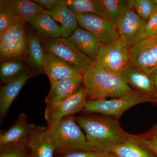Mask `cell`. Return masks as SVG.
Segmentation results:
<instances>
[{
    "mask_svg": "<svg viewBox=\"0 0 157 157\" xmlns=\"http://www.w3.org/2000/svg\"><path fill=\"white\" fill-rule=\"evenodd\" d=\"M75 120L86 133L92 151H112L128 140V133L123 130L117 121L109 117L85 116L75 117Z\"/></svg>",
    "mask_w": 157,
    "mask_h": 157,
    "instance_id": "obj_1",
    "label": "cell"
},
{
    "mask_svg": "<svg viewBox=\"0 0 157 157\" xmlns=\"http://www.w3.org/2000/svg\"><path fill=\"white\" fill-rule=\"evenodd\" d=\"M86 97L91 100L119 98L135 91L117 74L109 73L95 61L83 74Z\"/></svg>",
    "mask_w": 157,
    "mask_h": 157,
    "instance_id": "obj_2",
    "label": "cell"
},
{
    "mask_svg": "<svg viewBox=\"0 0 157 157\" xmlns=\"http://www.w3.org/2000/svg\"><path fill=\"white\" fill-rule=\"evenodd\" d=\"M47 132L56 151L63 154L77 151H92L73 115L62 119L53 128L47 129Z\"/></svg>",
    "mask_w": 157,
    "mask_h": 157,
    "instance_id": "obj_3",
    "label": "cell"
},
{
    "mask_svg": "<svg viewBox=\"0 0 157 157\" xmlns=\"http://www.w3.org/2000/svg\"><path fill=\"white\" fill-rule=\"evenodd\" d=\"M42 48L50 53L75 66L83 74L95 61L81 52L67 38L40 37Z\"/></svg>",
    "mask_w": 157,
    "mask_h": 157,
    "instance_id": "obj_4",
    "label": "cell"
},
{
    "mask_svg": "<svg viewBox=\"0 0 157 157\" xmlns=\"http://www.w3.org/2000/svg\"><path fill=\"white\" fill-rule=\"evenodd\" d=\"M150 100L148 96L135 91L134 93L110 100L101 99L87 101L82 110L89 113H96L119 118L127 109Z\"/></svg>",
    "mask_w": 157,
    "mask_h": 157,
    "instance_id": "obj_5",
    "label": "cell"
},
{
    "mask_svg": "<svg viewBox=\"0 0 157 157\" xmlns=\"http://www.w3.org/2000/svg\"><path fill=\"white\" fill-rule=\"evenodd\" d=\"M86 94L84 86L77 92L62 101L46 103L45 117L48 130L53 128L61 120L83 110L86 105Z\"/></svg>",
    "mask_w": 157,
    "mask_h": 157,
    "instance_id": "obj_6",
    "label": "cell"
},
{
    "mask_svg": "<svg viewBox=\"0 0 157 157\" xmlns=\"http://www.w3.org/2000/svg\"><path fill=\"white\" fill-rule=\"evenodd\" d=\"M75 13L80 27L94 35L103 45L119 39L117 26L106 17L90 13Z\"/></svg>",
    "mask_w": 157,
    "mask_h": 157,
    "instance_id": "obj_7",
    "label": "cell"
},
{
    "mask_svg": "<svg viewBox=\"0 0 157 157\" xmlns=\"http://www.w3.org/2000/svg\"><path fill=\"white\" fill-rule=\"evenodd\" d=\"M129 49L120 40L103 45L95 61L109 73L117 74L128 65Z\"/></svg>",
    "mask_w": 157,
    "mask_h": 157,
    "instance_id": "obj_8",
    "label": "cell"
},
{
    "mask_svg": "<svg viewBox=\"0 0 157 157\" xmlns=\"http://www.w3.org/2000/svg\"><path fill=\"white\" fill-rule=\"evenodd\" d=\"M42 73L48 76L50 83L67 78L82 81L83 74L68 62L50 53L45 52L42 63Z\"/></svg>",
    "mask_w": 157,
    "mask_h": 157,
    "instance_id": "obj_9",
    "label": "cell"
},
{
    "mask_svg": "<svg viewBox=\"0 0 157 157\" xmlns=\"http://www.w3.org/2000/svg\"><path fill=\"white\" fill-rule=\"evenodd\" d=\"M146 22L135 11L129 10L117 26L119 40L130 49L140 42Z\"/></svg>",
    "mask_w": 157,
    "mask_h": 157,
    "instance_id": "obj_10",
    "label": "cell"
},
{
    "mask_svg": "<svg viewBox=\"0 0 157 157\" xmlns=\"http://www.w3.org/2000/svg\"><path fill=\"white\" fill-rule=\"evenodd\" d=\"M128 65L139 68L149 75L157 69V59L150 48L148 40L144 39L129 49Z\"/></svg>",
    "mask_w": 157,
    "mask_h": 157,
    "instance_id": "obj_11",
    "label": "cell"
},
{
    "mask_svg": "<svg viewBox=\"0 0 157 157\" xmlns=\"http://www.w3.org/2000/svg\"><path fill=\"white\" fill-rule=\"evenodd\" d=\"M36 127L28 122V117L25 113H20L17 120L9 129L1 132L0 147L26 143L29 135Z\"/></svg>",
    "mask_w": 157,
    "mask_h": 157,
    "instance_id": "obj_12",
    "label": "cell"
},
{
    "mask_svg": "<svg viewBox=\"0 0 157 157\" xmlns=\"http://www.w3.org/2000/svg\"><path fill=\"white\" fill-rule=\"evenodd\" d=\"M117 75L128 85L136 91L148 96L156 94L150 76L139 68L128 65L121 70Z\"/></svg>",
    "mask_w": 157,
    "mask_h": 157,
    "instance_id": "obj_13",
    "label": "cell"
},
{
    "mask_svg": "<svg viewBox=\"0 0 157 157\" xmlns=\"http://www.w3.org/2000/svg\"><path fill=\"white\" fill-rule=\"evenodd\" d=\"M0 9L23 23H29L38 13L44 10L42 6L28 0H1Z\"/></svg>",
    "mask_w": 157,
    "mask_h": 157,
    "instance_id": "obj_14",
    "label": "cell"
},
{
    "mask_svg": "<svg viewBox=\"0 0 157 157\" xmlns=\"http://www.w3.org/2000/svg\"><path fill=\"white\" fill-rule=\"evenodd\" d=\"M47 128L36 126L28 138L26 146L32 157H53L56 147L48 137Z\"/></svg>",
    "mask_w": 157,
    "mask_h": 157,
    "instance_id": "obj_15",
    "label": "cell"
},
{
    "mask_svg": "<svg viewBox=\"0 0 157 157\" xmlns=\"http://www.w3.org/2000/svg\"><path fill=\"white\" fill-rule=\"evenodd\" d=\"M34 75L33 72L28 70L18 78L6 83L0 90V116L5 117L11 104L28 80Z\"/></svg>",
    "mask_w": 157,
    "mask_h": 157,
    "instance_id": "obj_16",
    "label": "cell"
},
{
    "mask_svg": "<svg viewBox=\"0 0 157 157\" xmlns=\"http://www.w3.org/2000/svg\"><path fill=\"white\" fill-rule=\"evenodd\" d=\"M48 11L50 16L60 24L61 37L68 39L78 27L76 14L69 8L65 0H61Z\"/></svg>",
    "mask_w": 157,
    "mask_h": 157,
    "instance_id": "obj_17",
    "label": "cell"
},
{
    "mask_svg": "<svg viewBox=\"0 0 157 157\" xmlns=\"http://www.w3.org/2000/svg\"><path fill=\"white\" fill-rule=\"evenodd\" d=\"M68 39L81 52L94 61L103 45L94 35L80 27Z\"/></svg>",
    "mask_w": 157,
    "mask_h": 157,
    "instance_id": "obj_18",
    "label": "cell"
},
{
    "mask_svg": "<svg viewBox=\"0 0 157 157\" xmlns=\"http://www.w3.org/2000/svg\"><path fill=\"white\" fill-rule=\"evenodd\" d=\"M29 23L39 37L58 38L61 37L60 26L50 16L48 10L44 9L39 12Z\"/></svg>",
    "mask_w": 157,
    "mask_h": 157,
    "instance_id": "obj_19",
    "label": "cell"
},
{
    "mask_svg": "<svg viewBox=\"0 0 157 157\" xmlns=\"http://www.w3.org/2000/svg\"><path fill=\"white\" fill-rule=\"evenodd\" d=\"M82 86V81L73 78H67L52 82L50 91L45 99V103L67 99L77 92Z\"/></svg>",
    "mask_w": 157,
    "mask_h": 157,
    "instance_id": "obj_20",
    "label": "cell"
},
{
    "mask_svg": "<svg viewBox=\"0 0 157 157\" xmlns=\"http://www.w3.org/2000/svg\"><path fill=\"white\" fill-rule=\"evenodd\" d=\"M28 63L37 72L42 73V63L45 52L42 48L40 37L32 31L27 33Z\"/></svg>",
    "mask_w": 157,
    "mask_h": 157,
    "instance_id": "obj_21",
    "label": "cell"
},
{
    "mask_svg": "<svg viewBox=\"0 0 157 157\" xmlns=\"http://www.w3.org/2000/svg\"><path fill=\"white\" fill-rule=\"evenodd\" d=\"M107 19L117 26L128 11L134 9L135 0H101Z\"/></svg>",
    "mask_w": 157,
    "mask_h": 157,
    "instance_id": "obj_22",
    "label": "cell"
},
{
    "mask_svg": "<svg viewBox=\"0 0 157 157\" xmlns=\"http://www.w3.org/2000/svg\"><path fill=\"white\" fill-rule=\"evenodd\" d=\"M75 13H90L107 18L101 0H65Z\"/></svg>",
    "mask_w": 157,
    "mask_h": 157,
    "instance_id": "obj_23",
    "label": "cell"
},
{
    "mask_svg": "<svg viewBox=\"0 0 157 157\" xmlns=\"http://www.w3.org/2000/svg\"><path fill=\"white\" fill-rule=\"evenodd\" d=\"M27 70L25 64L21 60L5 61L1 64L0 67L1 81L3 84L9 83L18 78Z\"/></svg>",
    "mask_w": 157,
    "mask_h": 157,
    "instance_id": "obj_24",
    "label": "cell"
},
{
    "mask_svg": "<svg viewBox=\"0 0 157 157\" xmlns=\"http://www.w3.org/2000/svg\"><path fill=\"white\" fill-rule=\"evenodd\" d=\"M112 151L120 157H157L150 150L129 139Z\"/></svg>",
    "mask_w": 157,
    "mask_h": 157,
    "instance_id": "obj_25",
    "label": "cell"
},
{
    "mask_svg": "<svg viewBox=\"0 0 157 157\" xmlns=\"http://www.w3.org/2000/svg\"><path fill=\"white\" fill-rule=\"evenodd\" d=\"M27 42L23 22L18 23L0 36V44L15 45Z\"/></svg>",
    "mask_w": 157,
    "mask_h": 157,
    "instance_id": "obj_26",
    "label": "cell"
},
{
    "mask_svg": "<svg viewBox=\"0 0 157 157\" xmlns=\"http://www.w3.org/2000/svg\"><path fill=\"white\" fill-rule=\"evenodd\" d=\"M128 137L129 140L150 150L157 156V124L140 135L128 134Z\"/></svg>",
    "mask_w": 157,
    "mask_h": 157,
    "instance_id": "obj_27",
    "label": "cell"
},
{
    "mask_svg": "<svg viewBox=\"0 0 157 157\" xmlns=\"http://www.w3.org/2000/svg\"><path fill=\"white\" fill-rule=\"evenodd\" d=\"M134 9L135 12L146 21L157 11L153 0H135Z\"/></svg>",
    "mask_w": 157,
    "mask_h": 157,
    "instance_id": "obj_28",
    "label": "cell"
},
{
    "mask_svg": "<svg viewBox=\"0 0 157 157\" xmlns=\"http://www.w3.org/2000/svg\"><path fill=\"white\" fill-rule=\"evenodd\" d=\"M26 143L1 147L0 157H29Z\"/></svg>",
    "mask_w": 157,
    "mask_h": 157,
    "instance_id": "obj_29",
    "label": "cell"
},
{
    "mask_svg": "<svg viewBox=\"0 0 157 157\" xmlns=\"http://www.w3.org/2000/svg\"><path fill=\"white\" fill-rule=\"evenodd\" d=\"M22 22L6 11H0V36L18 23Z\"/></svg>",
    "mask_w": 157,
    "mask_h": 157,
    "instance_id": "obj_30",
    "label": "cell"
},
{
    "mask_svg": "<svg viewBox=\"0 0 157 157\" xmlns=\"http://www.w3.org/2000/svg\"><path fill=\"white\" fill-rule=\"evenodd\" d=\"M157 35V11L147 21L140 41Z\"/></svg>",
    "mask_w": 157,
    "mask_h": 157,
    "instance_id": "obj_31",
    "label": "cell"
},
{
    "mask_svg": "<svg viewBox=\"0 0 157 157\" xmlns=\"http://www.w3.org/2000/svg\"><path fill=\"white\" fill-rule=\"evenodd\" d=\"M100 153L96 152L77 151L65 153L59 157H99Z\"/></svg>",
    "mask_w": 157,
    "mask_h": 157,
    "instance_id": "obj_32",
    "label": "cell"
},
{
    "mask_svg": "<svg viewBox=\"0 0 157 157\" xmlns=\"http://www.w3.org/2000/svg\"><path fill=\"white\" fill-rule=\"evenodd\" d=\"M60 1L61 0H33L32 1L39 6L42 7H45L49 10L56 6Z\"/></svg>",
    "mask_w": 157,
    "mask_h": 157,
    "instance_id": "obj_33",
    "label": "cell"
},
{
    "mask_svg": "<svg viewBox=\"0 0 157 157\" xmlns=\"http://www.w3.org/2000/svg\"><path fill=\"white\" fill-rule=\"evenodd\" d=\"M150 48L157 59V35L147 39Z\"/></svg>",
    "mask_w": 157,
    "mask_h": 157,
    "instance_id": "obj_34",
    "label": "cell"
},
{
    "mask_svg": "<svg viewBox=\"0 0 157 157\" xmlns=\"http://www.w3.org/2000/svg\"><path fill=\"white\" fill-rule=\"evenodd\" d=\"M150 76L153 85L155 92L157 94V69L151 73Z\"/></svg>",
    "mask_w": 157,
    "mask_h": 157,
    "instance_id": "obj_35",
    "label": "cell"
},
{
    "mask_svg": "<svg viewBox=\"0 0 157 157\" xmlns=\"http://www.w3.org/2000/svg\"><path fill=\"white\" fill-rule=\"evenodd\" d=\"M99 157H120L113 151H104L100 153Z\"/></svg>",
    "mask_w": 157,
    "mask_h": 157,
    "instance_id": "obj_36",
    "label": "cell"
},
{
    "mask_svg": "<svg viewBox=\"0 0 157 157\" xmlns=\"http://www.w3.org/2000/svg\"><path fill=\"white\" fill-rule=\"evenodd\" d=\"M155 6L156 7L157 9V0H153Z\"/></svg>",
    "mask_w": 157,
    "mask_h": 157,
    "instance_id": "obj_37",
    "label": "cell"
}]
</instances>
